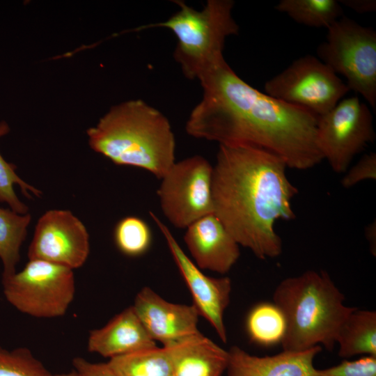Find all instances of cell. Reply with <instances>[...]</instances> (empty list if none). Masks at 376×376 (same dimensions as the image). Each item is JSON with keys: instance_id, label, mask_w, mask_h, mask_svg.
<instances>
[{"instance_id": "6da1fadb", "label": "cell", "mask_w": 376, "mask_h": 376, "mask_svg": "<svg viewBox=\"0 0 376 376\" xmlns=\"http://www.w3.org/2000/svg\"><path fill=\"white\" fill-rule=\"evenodd\" d=\"M198 81L203 94L186 123L190 136L261 148L297 170L323 160L316 144V115L253 88L225 60Z\"/></svg>"}, {"instance_id": "7a4b0ae2", "label": "cell", "mask_w": 376, "mask_h": 376, "mask_svg": "<svg viewBox=\"0 0 376 376\" xmlns=\"http://www.w3.org/2000/svg\"><path fill=\"white\" fill-rule=\"evenodd\" d=\"M275 155L248 146L219 145L213 166L214 214L240 246L261 260L279 256L278 220L295 218L297 187Z\"/></svg>"}, {"instance_id": "3957f363", "label": "cell", "mask_w": 376, "mask_h": 376, "mask_svg": "<svg viewBox=\"0 0 376 376\" xmlns=\"http://www.w3.org/2000/svg\"><path fill=\"white\" fill-rule=\"evenodd\" d=\"M86 134L91 149L113 164L139 168L159 179L175 162L169 119L140 99L114 105Z\"/></svg>"}, {"instance_id": "277c9868", "label": "cell", "mask_w": 376, "mask_h": 376, "mask_svg": "<svg viewBox=\"0 0 376 376\" xmlns=\"http://www.w3.org/2000/svg\"><path fill=\"white\" fill-rule=\"evenodd\" d=\"M344 300L324 270H308L281 281L273 302L285 320L283 351L301 352L317 345L333 350L339 328L357 308L346 306Z\"/></svg>"}, {"instance_id": "5b68a950", "label": "cell", "mask_w": 376, "mask_h": 376, "mask_svg": "<svg viewBox=\"0 0 376 376\" xmlns=\"http://www.w3.org/2000/svg\"><path fill=\"white\" fill-rule=\"evenodd\" d=\"M180 10L166 21L143 26L140 29L163 27L177 38L173 58L185 77L199 79L224 59L223 51L227 37L239 33L232 15V0H208L201 10L183 1H173Z\"/></svg>"}, {"instance_id": "8992f818", "label": "cell", "mask_w": 376, "mask_h": 376, "mask_svg": "<svg viewBox=\"0 0 376 376\" xmlns=\"http://www.w3.org/2000/svg\"><path fill=\"white\" fill-rule=\"evenodd\" d=\"M327 29L326 40L317 48L320 60L345 77L350 90L375 111L376 31L344 16Z\"/></svg>"}, {"instance_id": "52a82bcc", "label": "cell", "mask_w": 376, "mask_h": 376, "mask_svg": "<svg viewBox=\"0 0 376 376\" xmlns=\"http://www.w3.org/2000/svg\"><path fill=\"white\" fill-rule=\"evenodd\" d=\"M1 282L7 301L34 318L64 315L75 295L73 269L42 260H29L21 271Z\"/></svg>"}, {"instance_id": "ba28073f", "label": "cell", "mask_w": 376, "mask_h": 376, "mask_svg": "<svg viewBox=\"0 0 376 376\" xmlns=\"http://www.w3.org/2000/svg\"><path fill=\"white\" fill-rule=\"evenodd\" d=\"M264 89L266 94L318 117L332 109L350 91L327 65L310 54L295 60L267 80Z\"/></svg>"}, {"instance_id": "9c48e42d", "label": "cell", "mask_w": 376, "mask_h": 376, "mask_svg": "<svg viewBox=\"0 0 376 376\" xmlns=\"http://www.w3.org/2000/svg\"><path fill=\"white\" fill-rule=\"evenodd\" d=\"M213 166L194 155L175 162L165 175L157 194L163 214L175 228H187L214 213Z\"/></svg>"}, {"instance_id": "30bf717a", "label": "cell", "mask_w": 376, "mask_h": 376, "mask_svg": "<svg viewBox=\"0 0 376 376\" xmlns=\"http://www.w3.org/2000/svg\"><path fill=\"white\" fill-rule=\"evenodd\" d=\"M375 139L373 113L357 96L340 100L318 117L316 144L335 173H345L354 157Z\"/></svg>"}, {"instance_id": "8fae6325", "label": "cell", "mask_w": 376, "mask_h": 376, "mask_svg": "<svg viewBox=\"0 0 376 376\" xmlns=\"http://www.w3.org/2000/svg\"><path fill=\"white\" fill-rule=\"evenodd\" d=\"M89 252V235L82 221L70 210H50L36 225L28 257L74 270L86 263Z\"/></svg>"}, {"instance_id": "7c38bea8", "label": "cell", "mask_w": 376, "mask_h": 376, "mask_svg": "<svg viewBox=\"0 0 376 376\" xmlns=\"http://www.w3.org/2000/svg\"><path fill=\"white\" fill-rule=\"evenodd\" d=\"M150 215L162 233L173 260L193 298V305L199 315L212 326L220 339L227 341L224 313L230 302L232 289L228 277H211L187 256L168 227L152 212Z\"/></svg>"}, {"instance_id": "4fadbf2b", "label": "cell", "mask_w": 376, "mask_h": 376, "mask_svg": "<svg viewBox=\"0 0 376 376\" xmlns=\"http://www.w3.org/2000/svg\"><path fill=\"white\" fill-rule=\"evenodd\" d=\"M132 307L151 338L164 347L200 333V315L193 304L169 302L148 287L138 292Z\"/></svg>"}, {"instance_id": "5bb4252c", "label": "cell", "mask_w": 376, "mask_h": 376, "mask_svg": "<svg viewBox=\"0 0 376 376\" xmlns=\"http://www.w3.org/2000/svg\"><path fill=\"white\" fill-rule=\"evenodd\" d=\"M186 229L185 242L200 269L224 274L237 261L240 245L214 213L198 219Z\"/></svg>"}, {"instance_id": "9a60e30c", "label": "cell", "mask_w": 376, "mask_h": 376, "mask_svg": "<svg viewBox=\"0 0 376 376\" xmlns=\"http://www.w3.org/2000/svg\"><path fill=\"white\" fill-rule=\"evenodd\" d=\"M322 350L317 345L301 352L258 357L233 345L228 351L226 370L228 376H314V359Z\"/></svg>"}, {"instance_id": "2e32d148", "label": "cell", "mask_w": 376, "mask_h": 376, "mask_svg": "<svg viewBox=\"0 0 376 376\" xmlns=\"http://www.w3.org/2000/svg\"><path fill=\"white\" fill-rule=\"evenodd\" d=\"M156 345L132 306L114 316L107 324L90 331L87 349L111 359Z\"/></svg>"}, {"instance_id": "e0dca14e", "label": "cell", "mask_w": 376, "mask_h": 376, "mask_svg": "<svg viewBox=\"0 0 376 376\" xmlns=\"http://www.w3.org/2000/svg\"><path fill=\"white\" fill-rule=\"evenodd\" d=\"M168 347L173 376H221L228 352L201 332Z\"/></svg>"}, {"instance_id": "ac0fdd59", "label": "cell", "mask_w": 376, "mask_h": 376, "mask_svg": "<svg viewBox=\"0 0 376 376\" xmlns=\"http://www.w3.org/2000/svg\"><path fill=\"white\" fill-rule=\"evenodd\" d=\"M336 343L342 358L359 354L376 357V312L356 308L339 328Z\"/></svg>"}, {"instance_id": "d6986e66", "label": "cell", "mask_w": 376, "mask_h": 376, "mask_svg": "<svg viewBox=\"0 0 376 376\" xmlns=\"http://www.w3.org/2000/svg\"><path fill=\"white\" fill-rule=\"evenodd\" d=\"M116 376H173V365L166 347L157 345L109 359Z\"/></svg>"}, {"instance_id": "ffe728a7", "label": "cell", "mask_w": 376, "mask_h": 376, "mask_svg": "<svg viewBox=\"0 0 376 376\" xmlns=\"http://www.w3.org/2000/svg\"><path fill=\"white\" fill-rule=\"evenodd\" d=\"M30 214H19L11 209L0 207V259L3 265L2 278L16 271L20 260L21 246L27 235L31 222Z\"/></svg>"}, {"instance_id": "44dd1931", "label": "cell", "mask_w": 376, "mask_h": 376, "mask_svg": "<svg viewBox=\"0 0 376 376\" xmlns=\"http://www.w3.org/2000/svg\"><path fill=\"white\" fill-rule=\"evenodd\" d=\"M245 326L250 340L265 347L281 343L286 329L284 315L274 302H261L253 306Z\"/></svg>"}, {"instance_id": "7402d4cb", "label": "cell", "mask_w": 376, "mask_h": 376, "mask_svg": "<svg viewBox=\"0 0 376 376\" xmlns=\"http://www.w3.org/2000/svg\"><path fill=\"white\" fill-rule=\"evenodd\" d=\"M275 9L286 13L297 23L326 29L343 13L340 3L336 0H281Z\"/></svg>"}, {"instance_id": "603a6c76", "label": "cell", "mask_w": 376, "mask_h": 376, "mask_svg": "<svg viewBox=\"0 0 376 376\" xmlns=\"http://www.w3.org/2000/svg\"><path fill=\"white\" fill-rule=\"evenodd\" d=\"M10 132V127L5 120L0 121V138ZM17 166L8 162L0 152V203H6L10 209L19 214L28 213V207L17 196L14 185L19 186L22 193L29 198L32 194L40 196L42 192L24 181L16 173Z\"/></svg>"}, {"instance_id": "cb8c5ba5", "label": "cell", "mask_w": 376, "mask_h": 376, "mask_svg": "<svg viewBox=\"0 0 376 376\" xmlns=\"http://www.w3.org/2000/svg\"><path fill=\"white\" fill-rule=\"evenodd\" d=\"M113 239L116 247L122 253L130 257H137L150 249L152 233L144 220L138 217L127 216L116 224Z\"/></svg>"}, {"instance_id": "d4e9b609", "label": "cell", "mask_w": 376, "mask_h": 376, "mask_svg": "<svg viewBox=\"0 0 376 376\" xmlns=\"http://www.w3.org/2000/svg\"><path fill=\"white\" fill-rule=\"evenodd\" d=\"M0 376H53L26 347L8 350L0 346Z\"/></svg>"}, {"instance_id": "484cf974", "label": "cell", "mask_w": 376, "mask_h": 376, "mask_svg": "<svg viewBox=\"0 0 376 376\" xmlns=\"http://www.w3.org/2000/svg\"><path fill=\"white\" fill-rule=\"evenodd\" d=\"M314 376H376V357L366 356L354 361L344 360L334 366L316 368Z\"/></svg>"}, {"instance_id": "4316f807", "label": "cell", "mask_w": 376, "mask_h": 376, "mask_svg": "<svg viewBox=\"0 0 376 376\" xmlns=\"http://www.w3.org/2000/svg\"><path fill=\"white\" fill-rule=\"evenodd\" d=\"M341 185L345 188H352L366 180L376 178V154L370 152L364 155L354 165L345 172Z\"/></svg>"}, {"instance_id": "83f0119b", "label": "cell", "mask_w": 376, "mask_h": 376, "mask_svg": "<svg viewBox=\"0 0 376 376\" xmlns=\"http://www.w3.org/2000/svg\"><path fill=\"white\" fill-rule=\"evenodd\" d=\"M72 363L79 376H116L107 363H94L76 357Z\"/></svg>"}, {"instance_id": "f1b7e54d", "label": "cell", "mask_w": 376, "mask_h": 376, "mask_svg": "<svg viewBox=\"0 0 376 376\" xmlns=\"http://www.w3.org/2000/svg\"><path fill=\"white\" fill-rule=\"evenodd\" d=\"M338 2L360 14L373 13L376 10L375 0H340Z\"/></svg>"}, {"instance_id": "f546056e", "label": "cell", "mask_w": 376, "mask_h": 376, "mask_svg": "<svg viewBox=\"0 0 376 376\" xmlns=\"http://www.w3.org/2000/svg\"><path fill=\"white\" fill-rule=\"evenodd\" d=\"M366 237L369 243L371 253L376 254V225L375 221L368 224L365 229Z\"/></svg>"}, {"instance_id": "4dcf8cb0", "label": "cell", "mask_w": 376, "mask_h": 376, "mask_svg": "<svg viewBox=\"0 0 376 376\" xmlns=\"http://www.w3.org/2000/svg\"><path fill=\"white\" fill-rule=\"evenodd\" d=\"M53 376H79V375L77 374V373L75 370H72L71 371L66 372V373L55 374V375H53Z\"/></svg>"}]
</instances>
